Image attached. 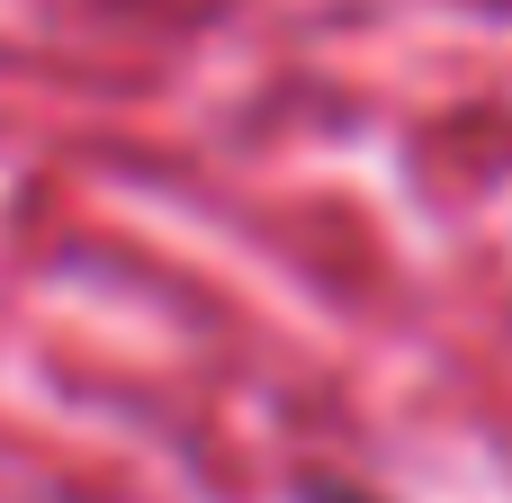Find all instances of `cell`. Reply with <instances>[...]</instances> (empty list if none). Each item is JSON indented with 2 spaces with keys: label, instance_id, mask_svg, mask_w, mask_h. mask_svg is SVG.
I'll return each mask as SVG.
<instances>
[{
  "label": "cell",
  "instance_id": "1",
  "mask_svg": "<svg viewBox=\"0 0 512 503\" xmlns=\"http://www.w3.org/2000/svg\"><path fill=\"white\" fill-rule=\"evenodd\" d=\"M297 503H387V495H369V486H351V477H306Z\"/></svg>",
  "mask_w": 512,
  "mask_h": 503
}]
</instances>
